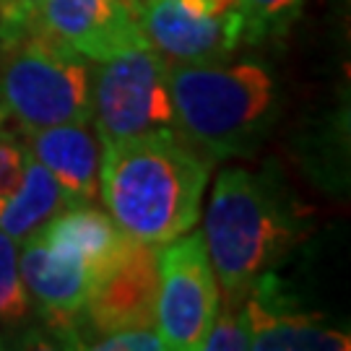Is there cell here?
<instances>
[{
	"label": "cell",
	"mask_w": 351,
	"mask_h": 351,
	"mask_svg": "<svg viewBox=\"0 0 351 351\" xmlns=\"http://www.w3.org/2000/svg\"><path fill=\"white\" fill-rule=\"evenodd\" d=\"M213 162L175 128L101 143L99 195L125 237L162 247L201 219Z\"/></svg>",
	"instance_id": "6da1fadb"
},
{
	"label": "cell",
	"mask_w": 351,
	"mask_h": 351,
	"mask_svg": "<svg viewBox=\"0 0 351 351\" xmlns=\"http://www.w3.org/2000/svg\"><path fill=\"white\" fill-rule=\"evenodd\" d=\"M310 216L271 172L232 167L216 177L203 239L221 302H242L250 287L300 245Z\"/></svg>",
	"instance_id": "7a4b0ae2"
},
{
	"label": "cell",
	"mask_w": 351,
	"mask_h": 351,
	"mask_svg": "<svg viewBox=\"0 0 351 351\" xmlns=\"http://www.w3.org/2000/svg\"><path fill=\"white\" fill-rule=\"evenodd\" d=\"M175 130L213 164L252 156L278 120V84L261 58L167 65Z\"/></svg>",
	"instance_id": "3957f363"
},
{
	"label": "cell",
	"mask_w": 351,
	"mask_h": 351,
	"mask_svg": "<svg viewBox=\"0 0 351 351\" xmlns=\"http://www.w3.org/2000/svg\"><path fill=\"white\" fill-rule=\"evenodd\" d=\"M94 60L29 32L0 42V114L34 133L65 123H91Z\"/></svg>",
	"instance_id": "277c9868"
},
{
	"label": "cell",
	"mask_w": 351,
	"mask_h": 351,
	"mask_svg": "<svg viewBox=\"0 0 351 351\" xmlns=\"http://www.w3.org/2000/svg\"><path fill=\"white\" fill-rule=\"evenodd\" d=\"M91 123L101 143L175 128L167 63L149 45L94 63Z\"/></svg>",
	"instance_id": "5b68a950"
},
{
	"label": "cell",
	"mask_w": 351,
	"mask_h": 351,
	"mask_svg": "<svg viewBox=\"0 0 351 351\" xmlns=\"http://www.w3.org/2000/svg\"><path fill=\"white\" fill-rule=\"evenodd\" d=\"M156 333L164 349L203 351V341L219 313L216 284L203 232H185L156 252Z\"/></svg>",
	"instance_id": "8992f818"
},
{
	"label": "cell",
	"mask_w": 351,
	"mask_h": 351,
	"mask_svg": "<svg viewBox=\"0 0 351 351\" xmlns=\"http://www.w3.org/2000/svg\"><path fill=\"white\" fill-rule=\"evenodd\" d=\"M141 32L167 65L224 63L242 45L237 5L216 0H141Z\"/></svg>",
	"instance_id": "52a82bcc"
},
{
	"label": "cell",
	"mask_w": 351,
	"mask_h": 351,
	"mask_svg": "<svg viewBox=\"0 0 351 351\" xmlns=\"http://www.w3.org/2000/svg\"><path fill=\"white\" fill-rule=\"evenodd\" d=\"M156 245L130 239L112 265H107L88 291L78 349H86L94 339L128 328H154L156 320Z\"/></svg>",
	"instance_id": "ba28073f"
},
{
	"label": "cell",
	"mask_w": 351,
	"mask_h": 351,
	"mask_svg": "<svg viewBox=\"0 0 351 351\" xmlns=\"http://www.w3.org/2000/svg\"><path fill=\"white\" fill-rule=\"evenodd\" d=\"M32 32L94 63L149 45L141 32V0H42Z\"/></svg>",
	"instance_id": "9c48e42d"
},
{
	"label": "cell",
	"mask_w": 351,
	"mask_h": 351,
	"mask_svg": "<svg viewBox=\"0 0 351 351\" xmlns=\"http://www.w3.org/2000/svg\"><path fill=\"white\" fill-rule=\"evenodd\" d=\"M245 313L250 323V349L255 351H346V330L330 328L320 315L304 310L284 281L265 271L245 294Z\"/></svg>",
	"instance_id": "30bf717a"
},
{
	"label": "cell",
	"mask_w": 351,
	"mask_h": 351,
	"mask_svg": "<svg viewBox=\"0 0 351 351\" xmlns=\"http://www.w3.org/2000/svg\"><path fill=\"white\" fill-rule=\"evenodd\" d=\"M19 265L32 304L45 317V326L52 336L65 341L63 346L78 349L81 315L94 287L91 268L68 252L55 250L39 234L21 245Z\"/></svg>",
	"instance_id": "8fae6325"
},
{
	"label": "cell",
	"mask_w": 351,
	"mask_h": 351,
	"mask_svg": "<svg viewBox=\"0 0 351 351\" xmlns=\"http://www.w3.org/2000/svg\"><path fill=\"white\" fill-rule=\"evenodd\" d=\"M29 154L50 172L75 203H88L99 195L101 141L88 123L42 128L21 133Z\"/></svg>",
	"instance_id": "7c38bea8"
},
{
	"label": "cell",
	"mask_w": 351,
	"mask_h": 351,
	"mask_svg": "<svg viewBox=\"0 0 351 351\" xmlns=\"http://www.w3.org/2000/svg\"><path fill=\"white\" fill-rule=\"evenodd\" d=\"M39 237L55 250L86 263L94 274V281L99 274L117 261V255L125 250L130 237L120 232V226L112 221L107 208H97L94 203H73L50 219Z\"/></svg>",
	"instance_id": "4fadbf2b"
},
{
	"label": "cell",
	"mask_w": 351,
	"mask_h": 351,
	"mask_svg": "<svg viewBox=\"0 0 351 351\" xmlns=\"http://www.w3.org/2000/svg\"><path fill=\"white\" fill-rule=\"evenodd\" d=\"M73 203L60 182L29 154L19 188L0 198V229L19 245H24L26 239L39 234L50 219Z\"/></svg>",
	"instance_id": "5bb4252c"
},
{
	"label": "cell",
	"mask_w": 351,
	"mask_h": 351,
	"mask_svg": "<svg viewBox=\"0 0 351 351\" xmlns=\"http://www.w3.org/2000/svg\"><path fill=\"white\" fill-rule=\"evenodd\" d=\"M304 0H237L242 45H263L289 34L302 16Z\"/></svg>",
	"instance_id": "9a60e30c"
},
{
	"label": "cell",
	"mask_w": 351,
	"mask_h": 351,
	"mask_svg": "<svg viewBox=\"0 0 351 351\" xmlns=\"http://www.w3.org/2000/svg\"><path fill=\"white\" fill-rule=\"evenodd\" d=\"M21 245L0 229V328H21L34 313L19 265Z\"/></svg>",
	"instance_id": "2e32d148"
},
{
	"label": "cell",
	"mask_w": 351,
	"mask_h": 351,
	"mask_svg": "<svg viewBox=\"0 0 351 351\" xmlns=\"http://www.w3.org/2000/svg\"><path fill=\"white\" fill-rule=\"evenodd\" d=\"M206 351H247L250 349V323L242 302H221L219 313L203 341Z\"/></svg>",
	"instance_id": "e0dca14e"
},
{
	"label": "cell",
	"mask_w": 351,
	"mask_h": 351,
	"mask_svg": "<svg viewBox=\"0 0 351 351\" xmlns=\"http://www.w3.org/2000/svg\"><path fill=\"white\" fill-rule=\"evenodd\" d=\"M26 159H29V149L21 133H8L0 128V198L11 195L19 188Z\"/></svg>",
	"instance_id": "ac0fdd59"
},
{
	"label": "cell",
	"mask_w": 351,
	"mask_h": 351,
	"mask_svg": "<svg viewBox=\"0 0 351 351\" xmlns=\"http://www.w3.org/2000/svg\"><path fill=\"white\" fill-rule=\"evenodd\" d=\"M86 349L94 351H164L162 336L154 328H128L94 339Z\"/></svg>",
	"instance_id": "d6986e66"
},
{
	"label": "cell",
	"mask_w": 351,
	"mask_h": 351,
	"mask_svg": "<svg viewBox=\"0 0 351 351\" xmlns=\"http://www.w3.org/2000/svg\"><path fill=\"white\" fill-rule=\"evenodd\" d=\"M216 3H224V5H237V0H216Z\"/></svg>",
	"instance_id": "ffe728a7"
},
{
	"label": "cell",
	"mask_w": 351,
	"mask_h": 351,
	"mask_svg": "<svg viewBox=\"0 0 351 351\" xmlns=\"http://www.w3.org/2000/svg\"><path fill=\"white\" fill-rule=\"evenodd\" d=\"M0 349H5V339L3 336H0Z\"/></svg>",
	"instance_id": "44dd1931"
},
{
	"label": "cell",
	"mask_w": 351,
	"mask_h": 351,
	"mask_svg": "<svg viewBox=\"0 0 351 351\" xmlns=\"http://www.w3.org/2000/svg\"><path fill=\"white\" fill-rule=\"evenodd\" d=\"M3 125H5V120H3V114H0V128H3Z\"/></svg>",
	"instance_id": "7402d4cb"
}]
</instances>
